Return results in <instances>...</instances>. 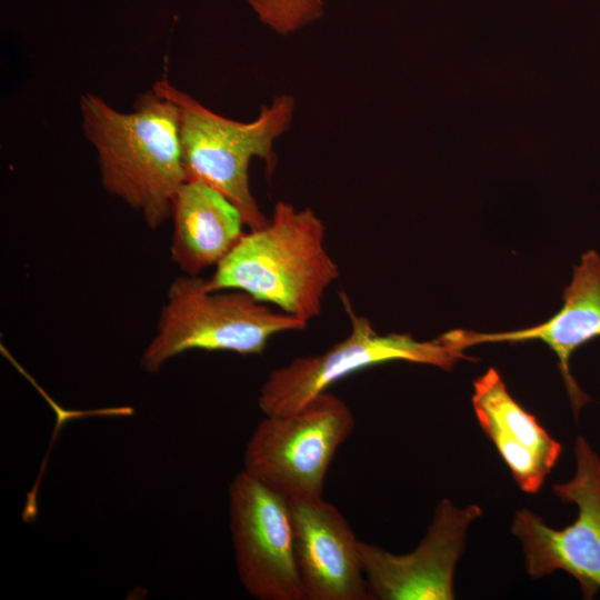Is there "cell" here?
Returning <instances> with one entry per match:
<instances>
[{"label": "cell", "mask_w": 600, "mask_h": 600, "mask_svg": "<svg viewBox=\"0 0 600 600\" xmlns=\"http://www.w3.org/2000/svg\"><path fill=\"white\" fill-rule=\"evenodd\" d=\"M600 337V257L587 251L574 267L572 280L563 292V304L547 321L526 329L497 333H479L456 329L439 337L452 349L492 342L539 340L557 356L558 366L577 417L589 401L570 372V359L582 344Z\"/></svg>", "instance_id": "cell-11"}, {"label": "cell", "mask_w": 600, "mask_h": 600, "mask_svg": "<svg viewBox=\"0 0 600 600\" xmlns=\"http://www.w3.org/2000/svg\"><path fill=\"white\" fill-rule=\"evenodd\" d=\"M339 297L351 323L350 333L323 353L297 358L272 370L258 398L264 416L298 411L340 379L364 368L408 361L451 370L467 358L439 338L419 341L408 333L380 334L368 318L356 313L343 290Z\"/></svg>", "instance_id": "cell-6"}, {"label": "cell", "mask_w": 600, "mask_h": 600, "mask_svg": "<svg viewBox=\"0 0 600 600\" xmlns=\"http://www.w3.org/2000/svg\"><path fill=\"white\" fill-rule=\"evenodd\" d=\"M303 600H369L356 538L336 506L289 498Z\"/></svg>", "instance_id": "cell-10"}, {"label": "cell", "mask_w": 600, "mask_h": 600, "mask_svg": "<svg viewBox=\"0 0 600 600\" xmlns=\"http://www.w3.org/2000/svg\"><path fill=\"white\" fill-rule=\"evenodd\" d=\"M480 514L477 504L459 508L442 499L413 551L394 554L359 541L369 600L454 599L456 566L463 553L468 529Z\"/></svg>", "instance_id": "cell-9"}, {"label": "cell", "mask_w": 600, "mask_h": 600, "mask_svg": "<svg viewBox=\"0 0 600 600\" xmlns=\"http://www.w3.org/2000/svg\"><path fill=\"white\" fill-rule=\"evenodd\" d=\"M307 324L246 291L209 290L207 279L183 274L169 287L156 334L140 364L156 373L170 359L194 349L259 354L274 334L300 331Z\"/></svg>", "instance_id": "cell-4"}, {"label": "cell", "mask_w": 600, "mask_h": 600, "mask_svg": "<svg viewBox=\"0 0 600 600\" xmlns=\"http://www.w3.org/2000/svg\"><path fill=\"white\" fill-rule=\"evenodd\" d=\"M576 472L553 491L564 502L574 503L576 520L553 529L537 513L518 510L511 530L519 539L524 566L533 579L562 570L580 584L586 599L600 590V457L579 436L574 444Z\"/></svg>", "instance_id": "cell-7"}, {"label": "cell", "mask_w": 600, "mask_h": 600, "mask_svg": "<svg viewBox=\"0 0 600 600\" xmlns=\"http://www.w3.org/2000/svg\"><path fill=\"white\" fill-rule=\"evenodd\" d=\"M79 104L104 190L158 229L171 218L173 198L186 181L176 104L153 88L140 93L127 113L93 93L82 94Z\"/></svg>", "instance_id": "cell-1"}, {"label": "cell", "mask_w": 600, "mask_h": 600, "mask_svg": "<svg viewBox=\"0 0 600 600\" xmlns=\"http://www.w3.org/2000/svg\"><path fill=\"white\" fill-rule=\"evenodd\" d=\"M311 208L278 201L267 226L244 232L207 279L209 290L239 289L304 322L320 316L339 268Z\"/></svg>", "instance_id": "cell-2"}, {"label": "cell", "mask_w": 600, "mask_h": 600, "mask_svg": "<svg viewBox=\"0 0 600 600\" xmlns=\"http://www.w3.org/2000/svg\"><path fill=\"white\" fill-rule=\"evenodd\" d=\"M152 88L178 109L186 181H200L222 193L239 209L250 230L267 226L270 218L260 210L250 190L249 164L257 157L272 172L273 146L292 122L293 97L278 94L269 106H261L253 121L239 122L214 113L167 78L158 80Z\"/></svg>", "instance_id": "cell-3"}, {"label": "cell", "mask_w": 600, "mask_h": 600, "mask_svg": "<svg viewBox=\"0 0 600 600\" xmlns=\"http://www.w3.org/2000/svg\"><path fill=\"white\" fill-rule=\"evenodd\" d=\"M472 406L519 488L536 493L558 461L561 444L517 402L493 368L473 382Z\"/></svg>", "instance_id": "cell-12"}, {"label": "cell", "mask_w": 600, "mask_h": 600, "mask_svg": "<svg viewBox=\"0 0 600 600\" xmlns=\"http://www.w3.org/2000/svg\"><path fill=\"white\" fill-rule=\"evenodd\" d=\"M353 428L348 406L326 391L298 411L266 416L246 446L243 470L288 498H321L329 466Z\"/></svg>", "instance_id": "cell-5"}, {"label": "cell", "mask_w": 600, "mask_h": 600, "mask_svg": "<svg viewBox=\"0 0 600 600\" xmlns=\"http://www.w3.org/2000/svg\"><path fill=\"white\" fill-rule=\"evenodd\" d=\"M171 218L170 256L187 276L217 266L244 234L239 209L200 181L183 182L173 198Z\"/></svg>", "instance_id": "cell-13"}, {"label": "cell", "mask_w": 600, "mask_h": 600, "mask_svg": "<svg viewBox=\"0 0 600 600\" xmlns=\"http://www.w3.org/2000/svg\"><path fill=\"white\" fill-rule=\"evenodd\" d=\"M229 514L244 589L259 600H303L289 498L242 470L229 486Z\"/></svg>", "instance_id": "cell-8"}, {"label": "cell", "mask_w": 600, "mask_h": 600, "mask_svg": "<svg viewBox=\"0 0 600 600\" xmlns=\"http://www.w3.org/2000/svg\"><path fill=\"white\" fill-rule=\"evenodd\" d=\"M260 22L280 36H290L319 20L324 0H247Z\"/></svg>", "instance_id": "cell-14"}]
</instances>
